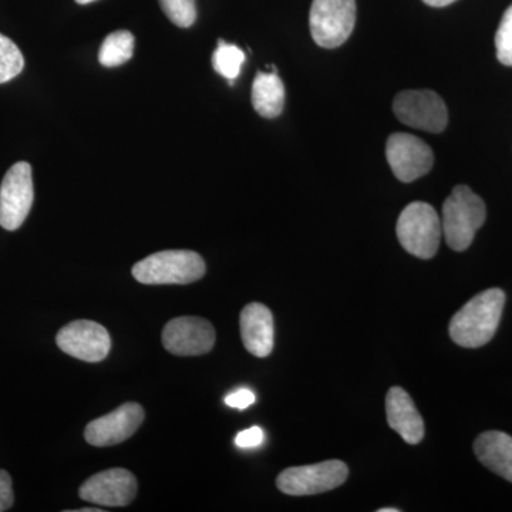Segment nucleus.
<instances>
[{
    "instance_id": "nucleus-1",
    "label": "nucleus",
    "mask_w": 512,
    "mask_h": 512,
    "mask_svg": "<svg viewBox=\"0 0 512 512\" xmlns=\"http://www.w3.org/2000/svg\"><path fill=\"white\" fill-rule=\"evenodd\" d=\"M505 293L493 288L478 293L453 316L450 336L461 348L476 349L494 338L501 322Z\"/></svg>"
},
{
    "instance_id": "nucleus-2",
    "label": "nucleus",
    "mask_w": 512,
    "mask_h": 512,
    "mask_svg": "<svg viewBox=\"0 0 512 512\" xmlns=\"http://www.w3.org/2000/svg\"><path fill=\"white\" fill-rule=\"evenodd\" d=\"M487 218L484 201L467 185H457L443 204L444 237L453 251H466Z\"/></svg>"
},
{
    "instance_id": "nucleus-3",
    "label": "nucleus",
    "mask_w": 512,
    "mask_h": 512,
    "mask_svg": "<svg viewBox=\"0 0 512 512\" xmlns=\"http://www.w3.org/2000/svg\"><path fill=\"white\" fill-rule=\"evenodd\" d=\"M205 262L192 251L157 252L133 266V276L144 285H187L205 275Z\"/></svg>"
},
{
    "instance_id": "nucleus-4",
    "label": "nucleus",
    "mask_w": 512,
    "mask_h": 512,
    "mask_svg": "<svg viewBox=\"0 0 512 512\" xmlns=\"http://www.w3.org/2000/svg\"><path fill=\"white\" fill-rule=\"evenodd\" d=\"M397 238L409 254L430 259L440 247L441 220L437 211L427 202H412L397 220Z\"/></svg>"
},
{
    "instance_id": "nucleus-5",
    "label": "nucleus",
    "mask_w": 512,
    "mask_h": 512,
    "mask_svg": "<svg viewBox=\"0 0 512 512\" xmlns=\"http://www.w3.org/2000/svg\"><path fill=\"white\" fill-rule=\"evenodd\" d=\"M356 0H313L309 26L316 45L336 49L352 35Z\"/></svg>"
},
{
    "instance_id": "nucleus-6",
    "label": "nucleus",
    "mask_w": 512,
    "mask_h": 512,
    "mask_svg": "<svg viewBox=\"0 0 512 512\" xmlns=\"http://www.w3.org/2000/svg\"><path fill=\"white\" fill-rule=\"evenodd\" d=\"M349 468L343 461L328 460L311 466L286 468L276 485L286 495H315L335 490L348 480Z\"/></svg>"
},
{
    "instance_id": "nucleus-7",
    "label": "nucleus",
    "mask_w": 512,
    "mask_h": 512,
    "mask_svg": "<svg viewBox=\"0 0 512 512\" xmlns=\"http://www.w3.org/2000/svg\"><path fill=\"white\" fill-rule=\"evenodd\" d=\"M35 200L32 167L25 161L13 165L0 185V227L16 231L28 218Z\"/></svg>"
},
{
    "instance_id": "nucleus-8",
    "label": "nucleus",
    "mask_w": 512,
    "mask_h": 512,
    "mask_svg": "<svg viewBox=\"0 0 512 512\" xmlns=\"http://www.w3.org/2000/svg\"><path fill=\"white\" fill-rule=\"evenodd\" d=\"M394 114L406 126L429 133L446 130L448 113L446 103L431 90H407L397 94Z\"/></svg>"
},
{
    "instance_id": "nucleus-9",
    "label": "nucleus",
    "mask_w": 512,
    "mask_h": 512,
    "mask_svg": "<svg viewBox=\"0 0 512 512\" xmlns=\"http://www.w3.org/2000/svg\"><path fill=\"white\" fill-rule=\"evenodd\" d=\"M386 158L393 174L402 183H413L429 173L434 164V154L429 144L407 133H396L389 137Z\"/></svg>"
},
{
    "instance_id": "nucleus-10",
    "label": "nucleus",
    "mask_w": 512,
    "mask_h": 512,
    "mask_svg": "<svg viewBox=\"0 0 512 512\" xmlns=\"http://www.w3.org/2000/svg\"><path fill=\"white\" fill-rule=\"evenodd\" d=\"M56 343L67 355L97 363L109 356L111 339L104 326L92 320H74L59 330Z\"/></svg>"
},
{
    "instance_id": "nucleus-11",
    "label": "nucleus",
    "mask_w": 512,
    "mask_h": 512,
    "mask_svg": "<svg viewBox=\"0 0 512 512\" xmlns=\"http://www.w3.org/2000/svg\"><path fill=\"white\" fill-rule=\"evenodd\" d=\"M165 350L175 356H201L211 352L215 345V329L207 319L181 316L165 325Z\"/></svg>"
},
{
    "instance_id": "nucleus-12",
    "label": "nucleus",
    "mask_w": 512,
    "mask_h": 512,
    "mask_svg": "<svg viewBox=\"0 0 512 512\" xmlns=\"http://www.w3.org/2000/svg\"><path fill=\"white\" fill-rule=\"evenodd\" d=\"M82 500L101 507H126L137 495V480L124 468L94 474L79 488Z\"/></svg>"
},
{
    "instance_id": "nucleus-13",
    "label": "nucleus",
    "mask_w": 512,
    "mask_h": 512,
    "mask_svg": "<svg viewBox=\"0 0 512 512\" xmlns=\"http://www.w3.org/2000/svg\"><path fill=\"white\" fill-rule=\"evenodd\" d=\"M144 421V409L138 403H124L106 416L90 421L84 439L90 446L109 447L130 439Z\"/></svg>"
},
{
    "instance_id": "nucleus-14",
    "label": "nucleus",
    "mask_w": 512,
    "mask_h": 512,
    "mask_svg": "<svg viewBox=\"0 0 512 512\" xmlns=\"http://www.w3.org/2000/svg\"><path fill=\"white\" fill-rule=\"evenodd\" d=\"M241 336L245 349L256 357L274 350L275 328L272 312L262 303H249L241 313Z\"/></svg>"
},
{
    "instance_id": "nucleus-15",
    "label": "nucleus",
    "mask_w": 512,
    "mask_h": 512,
    "mask_svg": "<svg viewBox=\"0 0 512 512\" xmlns=\"http://www.w3.org/2000/svg\"><path fill=\"white\" fill-rule=\"evenodd\" d=\"M386 414L389 426L406 443L419 444L423 440L424 421L412 397L402 387H392L387 393Z\"/></svg>"
},
{
    "instance_id": "nucleus-16",
    "label": "nucleus",
    "mask_w": 512,
    "mask_h": 512,
    "mask_svg": "<svg viewBox=\"0 0 512 512\" xmlns=\"http://www.w3.org/2000/svg\"><path fill=\"white\" fill-rule=\"evenodd\" d=\"M481 464L512 483V437L503 431H485L474 443Z\"/></svg>"
},
{
    "instance_id": "nucleus-17",
    "label": "nucleus",
    "mask_w": 512,
    "mask_h": 512,
    "mask_svg": "<svg viewBox=\"0 0 512 512\" xmlns=\"http://www.w3.org/2000/svg\"><path fill=\"white\" fill-rule=\"evenodd\" d=\"M252 104L259 116L275 119L285 106V87L278 73L259 72L252 86Z\"/></svg>"
},
{
    "instance_id": "nucleus-18",
    "label": "nucleus",
    "mask_w": 512,
    "mask_h": 512,
    "mask_svg": "<svg viewBox=\"0 0 512 512\" xmlns=\"http://www.w3.org/2000/svg\"><path fill=\"white\" fill-rule=\"evenodd\" d=\"M134 36L127 30L111 33L100 47L99 62L104 67H117L133 57Z\"/></svg>"
},
{
    "instance_id": "nucleus-19",
    "label": "nucleus",
    "mask_w": 512,
    "mask_h": 512,
    "mask_svg": "<svg viewBox=\"0 0 512 512\" xmlns=\"http://www.w3.org/2000/svg\"><path fill=\"white\" fill-rule=\"evenodd\" d=\"M244 62L245 55L239 47L229 45L224 40L218 42V47L212 55V67H214L215 72L234 82L241 73Z\"/></svg>"
},
{
    "instance_id": "nucleus-20",
    "label": "nucleus",
    "mask_w": 512,
    "mask_h": 512,
    "mask_svg": "<svg viewBox=\"0 0 512 512\" xmlns=\"http://www.w3.org/2000/svg\"><path fill=\"white\" fill-rule=\"evenodd\" d=\"M25 59L13 40L0 35V84L8 83L22 73Z\"/></svg>"
},
{
    "instance_id": "nucleus-21",
    "label": "nucleus",
    "mask_w": 512,
    "mask_h": 512,
    "mask_svg": "<svg viewBox=\"0 0 512 512\" xmlns=\"http://www.w3.org/2000/svg\"><path fill=\"white\" fill-rule=\"evenodd\" d=\"M160 6L178 28H190L197 20L195 0H160Z\"/></svg>"
},
{
    "instance_id": "nucleus-22",
    "label": "nucleus",
    "mask_w": 512,
    "mask_h": 512,
    "mask_svg": "<svg viewBox=\"0 0 512 512\" xmlns=\"http://www.w3.org/2000/svg\"><path fill=\"white\" fill-rule=\"evenodd\" d=\"M497 57L504 66L512 67V5L505 10L497 33H495Z\"/></svg>"
},
{
    "instance_id": "nucleus-23",
    "label": "nucleus",
    "mask_w": 512,
    "mask_h": 512,
    "mask_svg": "<svg viewBox=\"0 0 512 512\" xmlns=\"http://www.w3.org/2000/svg\"><path fill=\"white\" fill-rule=\"evenodd\" d=\"M265 434L261 427L254 426L238 433L235 437V444L241 448H255L264 443Z\"/></svg>"
},
{
    "instance_id": "nucleus-24",
    "label": "nucleus",
    "mask_w": 512,
    "mask_h": 512,
    "mask_svg": "<svg viewBox=\"0 0 512 512\" xmlns=\"http://www.w3.org/2000/svg\"><path fill=\"white\" fill-rule=\"evenodd\" d=\"M15 495H13L12 478L8 471L0 470V512L12 508Z\"/></svg>"
},
{
    "instance_id": "nucleus-25",
    "label": "nucleus",
    "mask_w": 512,
    "mask_h": 512,
    "mask_svg": "<svg viewBox=\"0 0 512 512\" xmlns=\"http://www.w3.org/2000/svg\"><path fill=\"white\" fill-rule=\"evenodd\" d=\"M255 403V394L248 389L237 390L225 397V404L232 409L245 410Z\"/></svg>"
},
{
    "instance_id": "nucleus-26",
    "label": "nucleus",
    "mask_w": 512,
    "mask_h": 512,
    "mask_svg": "<svg viewBox=\"0 0 512 512\" xmlns=\"http://www.w3.org/2000/svg\"><path fill=\"white\" fill-rule=\"evenodd\" d=\"M426 5L433 6V8H444V6L451 5L457 0H423Z\"/></svg>"
},
{
    "instance_id": "nucleus-27",
    "label": "nucleus",
    "mask_w": 512,
    "mask_h": 512,
    "mask_svg": "<svg viewBox=\"0 0 512 512\" xmlns=\"http://www.w3.org/2000/svg\"><path fill=\"white\" fill-rule=\"evenodd\" d=\"M379 512H400L399 508H380Z\"/></svg>"
},
{
    "instance_id": "nucleus-28",
    "label": "nucleus",
    "mask_w": 512,
    "mask_h": 512,
    "mask_svg": "<svg viewBox=\"0 0 512 512\" xmlns=\"http://www.w3.org/2000/svg\"><path fill=\"white\" fill-rule=\"evenodd\" d=\"M79 5H89V3L96 2V0H76Z\"/></svg>"
},
{
    "instance_id": "nucleus-29",
    "label": "nucleus",
    "mask_w": 512,
    "mask_h": 512,
    "mask_svg": "<svg viewBox=\"0 0 512 512\" xmlns=\"http://www.w3.org/2000/svg\"><path fill=\"white\" fill-rule=\"evenodd\" d=\"M100 508H96V510H92V508H84V510H79L77 512H100Z\"/></svg>"
}]
</instances>
